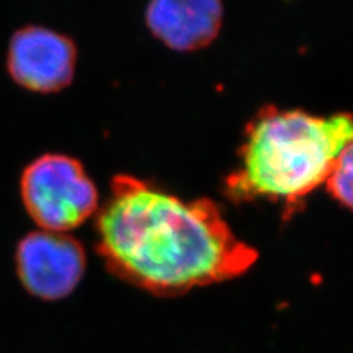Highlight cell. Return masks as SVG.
<instances>
[{
	"mask_svg": "<svg viewBox=\"0 0 353 353\" xmlns=\"http://www.w3.org/2000/svg\"><path fill=\"white\" fill-rule=\"evenodd\" d=\"M97 253L115 277L157 296L236 279L258 252L230 228L209 199H184L118 174L96 214Z\"/></svg>",
	"mask_w": 353,
	"mask_h": 353,
	"instance_id": "6da1fadb",
	"label": "cell"
},
{
	"mask_svg": "<svg viewBox=\"0 0 353 353\" xmlns=\"http://www.w3.org/2000/svg\"><path fill=\"white\" fill-rule=\"evenodd\" d=\"M350 143L352 114L263 109L248 128L241 165L227 179V194L234 202L267 197L294 203L328 180Z\"/></svg>",
	"mask_w": 353,
	"mask_h": 353,
	"instance_id": "7a4b0ae2",
	"label": "cell"
},
{
	"mask_svg": "<svg viewBox=\"0 0 353 353\" xmlns=\"http://www.w3.org/2000/svg\"><path fill=\"white\" fill-rule=\"evenodd\" d=\"M22 205L44 231L68 233L97 214L99 190L84 165L70 154L44 153L31 161L19 181Z\"/></svg>",
	"mask_w": 353,
	"mask_h": 353,
	"instance_id": "3957f363",
	"label": "cell"
},
{
	"mask_svg": "<svg viewBox=\"0 0 353 353\" xmlns=\"http://www.w3.org/2000/svg\"><path fill=\"white\" fill-rule=\"evenodd\" d=\"M15 267L30 294L43 301H59L83 280L87 256L84 246L68 233L37 230L19 240Z\"/></svg>",
	"mask_w": 353,
	"mask_h": 353,
	"instance_id": "277c9868",
	"label": "cell"
},
{
	"mask_svg": "<svg viewBox=\"0 0 353 353\" xmlns=\"http://www.w3.org/2000/svg\"><path fill=\"white\" fill-rule=\"evenodd\" d=\"M77 58V44L71 37L43 26H26L9 40L6 68L22 88L48 94L72 83Z\"/></svg>",
	"mask_w": 353,
	"mask_h": 353,
	"instance_id": "5b68a950",
	"label": "cell"
},
{
	"mask_svg": "<svg viewBox=\"0 0 353 353\" xmlns=\"http://www.w3.org/2000/svg\"><path fill=\"white\" fill-rule=\"evenodd\" d=\"M223 5L215 0H154L145 12L152 34L172 50L192 52L206 48L221 28Z\"/></svg>",
	"mask_w": 353,
	"mask_h": 353,
	"instance_id": "8992f818",
	"label": "cell"
},
{
	"mask_svg": "<svg viewBox=\"0 0 353 353\" xmlns=\"http://www.w3.org/2000/svg\"><path fill=\"white\" fill-rule=\"evenodd\" d=\"M325 184L334 199L353 211V143L341 152Z\"/></svg>",
	"mask_w": 353,
	"mask_h": 353,
	"instance_id": "52a82bcc",
	"label": "cell"
}]
</instances>
